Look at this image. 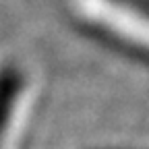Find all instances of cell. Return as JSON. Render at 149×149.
Masks as SVG:
<instances>
[{"label": "cell", "mask_w": 149, "mask_h": 149, "mask_svg": "<svg viewBox=\"0 0 149 149\" xmlns=\"http://www.w3.org/2000/svg\"><path fill=\"white\" fill-rule=\"evenodd\" d=\"M81 33L149 68V0H64Z\"/></svg>", "instance_id": "1"}, {"label": "cell", "mask_w": 149, "mask_h": 149, "mask_svg": "<svg viewBox=\"0 0 149 149\" xmlns=\"http://www.w3.org/2000/svg\"><path fill=\"white\" fill-rule=\"evenodd\" d=\"M37 89L33 72L17 56H0V149H21Z\"/></svg>", "instance_id": "2"}]
</instances>
